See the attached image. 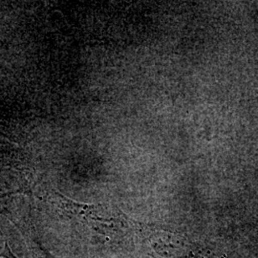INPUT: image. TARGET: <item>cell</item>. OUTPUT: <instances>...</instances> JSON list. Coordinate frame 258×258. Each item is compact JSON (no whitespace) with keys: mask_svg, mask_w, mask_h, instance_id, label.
I'll return each instance as SVG.
<instances>
[{"mask_svg":"<svg viewBox=\"0 0 258 258\" xmlns=\"http://www.w3.org/2000/svg\"><path fill=\"white\" fill-rule=\"evenodd\" d=\"M0 257L3 258H18L14 252L12 251V249H10L9 245L7 242H5V245H4V249H2L1 253H0Z\"/></svg>","mask_w":258,"mask_h":258,"instance_id":"6da1fadb","label":"cell"}]
</instances>
